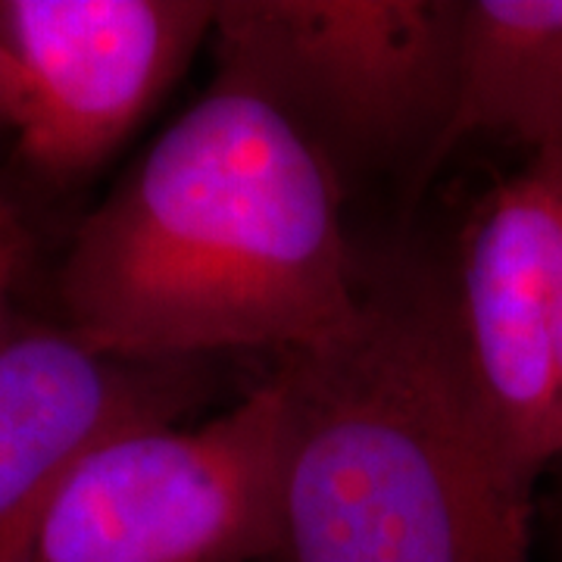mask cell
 <instances>
[{
	"instance_id": "ba28073f",
	"label": "cell",
	"mask_w": 562,
	"mask_h": 562,
	"mask_svg": "<svg viewBox=\"0 0 562 562\" xmlns=\"http://www.w3.org/2000/svg\"><path fill=\"white\" fill-rule=\"evenodd\" d=\"M472 138L562 150V0H462L450 116L425 166Z\"/></svg>"
},
{
	"instance_id": "5b68a950",
	"label": "cell",
	"mask_w": 562,
	"mask_h": 562,
	"mask_svg": "<svg viewBox=\"0 0 562 562\" xmlns=\"http://www.w3.org/2000/svg\"><path fill=\"white\" fill-rule=\"evenodd\" d=\"M450 306L491 435L535 494L562 462V150L528 157L472 210Z\"/></svg>"
},
{
	"instance_id": "277c9868",
	"label": "cell",
	"mask_w": 562,
	"mask_h": 562,
	"mask_svg": "<svg viewBox=\"0 0 562 562\" xmlns=\"http://www.w3.org/2000/svg\"><path fill=\"white\" fill-rule=\"evenodd\" d=\"M462 0H216V79L276 103L328 160H397L441 138Z\"/></svg>"
},
{
	"instance_id": "8fae6325",
	"label": "cell",
	"mask_w": 562,
	"mask_h": 562,
	"mask_svg": "<svg viewBox=\"0 0 562 562\" xmlns=\"http://www.w3.org/2000/svg\"><path fill=\"white\" fill-rule=\"evenodd\" d=\"M25 225L16 216V210L7 203V198L0 194V241H25Z\"/></svg>"
},
{
	"instance_id": "8992f818",
	"label": "cell",
	"mask_w": 562,
	"mask_h": 562,
	"mask_svg": "<svg viewBox=\"0 0 562 562\" xmlns=\"http://www.w3.org/2000/svg\"><path fill=\"white\" fill-rule=\"evenodd\" d=\"M216 0H3L0 35L32 81L22 162L41 179L98 169L213 35Z\"/></svg>"
},
{
	"instance_id": "6da1fadb",
	"label": "cell",
	"mask_w": 562,
	"mask_h": 562,
	"mask_svg": "<svg viewBox=\"0 0 562 562\" xmlns=\"http://www.w3.org/2000/svg\"><path fill=\"white\" fill-rule=\"evenodd\" d=\"M63 325L144 366L213 350H316L362 313L338 169L297 122L213 79L81 222Z\"/></svg>"
},
{
	"instance_id": "30bf717a",
	"label": "cell",
	"mask_w": 562,
	"mask_h": 562,
	"mask_svg": "<svg viewBox=\"0 0 562 562\" xmlns=\"http://www.w3.org/2000/svg\"><path fill=\"white\" fill-rule=\"evenodd\" d=\"M29 257V238L25 241H0V335L10 322V294L20 281Z\"/></svg>"
},
{
	"instance_id": "7a4b0ae2",
	"label": "cell",
	"mask_w": 562,
	"mask_h": 562,
	"mask_svg": "<svg viewBox=\"0 0 562 562\" xmlns=\"http://www.w3.org/2000/svg\"><path fill=\"white\" fill-rule=\"evenodd\" d=\"M276 562H531V491L472 391L450 297L387 291L281 353Z\"/></svg>"
},
{
	"instance_id": "9c48e42d",
	"label": "cell",
	"mask_w": 562,
	"mask_h": 562,
	"mask_svg": "<svg viewBox=\"0 0 562 562\" xmlns=\"http://www.w3.org/2000/svg\"><path fill=\"white\" fill-rule=\"evenodd\" d=\"M29 110H32L29 72L7 38L0 35V128H13L20 135V128L29 120Z\"/></svg>"
},
{
	"instance_id": "52a82bcc",
	"label": "cell",
	"mask_w": 562,
	"mask_h": 562,
	"mask_svg": "<svg viewBox=\"0 0 562 562\" xmlns=\"http://www.w3.org/2000/svg\"><path fill=\"white\" fill-rule=\"evenodd\" d=\"M188 387L172 366L106 357L66 325L7 322L0 335V562L20 560L47 501L91 447L140 422L172 419Z\"/></svg>"
},
{
	"instance_id": "3957f363",
	"label": "cell",
	"mask_w": 562,
	"mask_h": 562,
	"mask_svg": "<svg viewBox=\"0 0 562 562\" xmlns=\"http://www.w3.org/2000/svg\"><path fill=\"white\" fill-rule=\"evenodd\" d=\"M281 416L269 379L201 425L110 435L63 479L16 562H276Z\"/></svg>"
}]
</instances>
